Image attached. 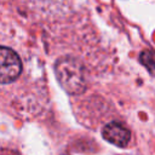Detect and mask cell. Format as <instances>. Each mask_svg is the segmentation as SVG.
Instances as JSON below:
<instances>
[{
	"label": "cell",
	"mask_w": 155,
	"mask_h": 155,
	"mask_svg": "<svg viewBox=\"0 0 155 155\" xmlns=\"http://www.w3.org/2000/svg\"><path fill=\"white\" fill-rule=\"evenodd\" d=\"M102 136L107 142L116 147H126L131 139L130 130L119 121H111L107 124L102 130Z\"/></svg>",
	"instance_id": "obj_3"
},
{
	"label": "cell",
	"mask_w": 155,
	"mask_h": 155,
	"mask_svg": "<svg viewBox=\"0 0 155 155\" xmlns=\"http://www.w3.org/2000/svg\"><path fill=\"white\" fill-rule=\"evenodd\" d=\"M54 75L61 87L70 96H79L86 91L87 78L84 64L71 56H64L54 63Z\"/></svg>",
	"instance_id": "obj_1"
},
{
	"label": "cell",
	"mask_w": 155,
	"mask_h": 155,
	"mask_svg": "<svg viewBox=\"0 0 155 155\" xmlns=\"http://www.w3.org/2000/svg\"><path fill=\"white\" fill-rule=\"evenodd\" d=\"M22 71L19 56L11 48L0 46V84L15 81Z\"/></svg>",
	"instance_id": "obj_2"
},
{
	"label": "cell",
	"mask_w": 155,
	"mask_h": 155,
	"mask_svg": "<svg viewBox=\"0 0 155 155\" xmlns=\"http://www.w3.org/2000/svg\"><path fill=\"white\" fill-rule=\"evenodd\" d=\"M140 62L148 69V71L155 76V58H153V54L147 51L143 52L140 54Z\"/></svg>",
	"instance_id": "obj_4"
}]
</instances>
